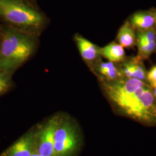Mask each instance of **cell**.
<instances>
[{"instance_id": "30bf717a", "label": "cell", "mask_w": 156, "mask_h": 156, "mask_svg": "<svg viewBox=\"0 0 156 156\" xmlns=\"http://www.w3.org/2000/svg\"><path fill=\"white\" fill-rule=\"evenodd\" d=\"M144 59L140 56L127 57L119 63L125 78H134L146 82L147 71L145 68Z\"/></svg>"}, {"instance_id": "4fadbf2b", "label": "cell", "mask_w": 156, "mask_h": 156, "mask_svg": "<svg viewBox=\"0 0 156 156\" xmlns=\"http://www.w3.org/2000/svg\"><path fill=\"white\" fill-rule=\"evenodd\" d=\"M136 31L127 20L119 30L116 42L124 48H133L136 46Z\"/></svg>"}, {"instance_id": "2e32d148", "label": "cell", "mask_w": 156, "mask_h": 156, "mask_svg": "<svg viewBox=\"0 0 156 156\" xmlns=\"http://www.w3.org/2000/svg\"><path fill=\"white\" fill-rule=\"evenodd\" d=\"M24 1H26L28 2L29 3L33 4L34 5L37 6V1H36V0H24Z\"/></svg>"}, {"instance_id": "8992f818", "label": "cell", "mask_w": 156, "mask_h": 156, "mask_svg": "<svg viewBox=\"0 0 156 156\" xmlns=\"http://www.w3.org/2000/svg\"><path fill=\"white\" fill-rule=\"evenodd\" d=\"M100 82H112L125 78L119 63L104 62L102 58L89 68Z\"/></svg>"}, {"instance_id": "e0dca14e", "label": "cell", "mask_w": 156, "mask_h": 156, "mask_svg": "<svg viewBox=\"0 0 156 156\" xmlns=\"http://www.w3.org/2000/svg\"><path fill=\"white\" fill-rule=\"evenodd\" d=\"M151 90H152L153 94L154 95V98H155V99H156V87L151 88Z\"/></svg>"}, {"instance_id": "ac0fdd59", "label": "cell", "mask_w": 156, "mask_h": 156, "mask_svg": "<svg viewBox=\"0 0 156 156\" xmlns=\"http://www.w3.org/2000/svg\"><path fill=\"white\" fill-rule=\"evenodd\" d=\"M152 11L153 12L154 19H155V28L156 30V9H152Z\"/></svg>"}, {"instance_id": "7c38bea8", "label": "cell", "mask_w": 156, "mask_h": 156, "mask_svg": "<svg viewBox=\"0 0 156 156\" xmlns=\"http://www.w3.org/2000/svg\"><path fill=\"white\" fill-rule=\"evenodd\" d=\"M100 53L102 58L115 63H120L127 57L124 48L116 41L100 48Z\"/></svg>"}, {"instance_id": "8fae6325", "label": "cell", "mask_w": 156, "mask_h": 156, "mask_svg": "<svg viewBox=\"0 0 156 156\" xmlns=\"http://www.w3.org/2000/svg\"><path fill=\"white\" fill-rule=\"evenodd\" d=\"M135 31H144L155 28V19L152 9L134 13L128 19Z\"/></svg>"}, {"instance_id": "5bb4252c", "label": "cell", "mask_w": 156, "mask_h": 156, "mask_svg": "<svg viewBox=\"0 0 156 156\" xmlns=\"http://www.w3.org/2000/svg\"><path fill=\"white\" fill-rule=\"evenodd\" d=\"M12 86L11 75L4 72H0V96L9 90Z\"/></svg>"}, {"instance_id": "9a60e30c", "label": "cell", "mask_w": 156, "mask_h": 156, "mask_svg": "<svg viewBox=\"0 0 156 156\" xmlns=\"http://www.w3.org/2000/svg\"><path fill=\"white\" fill-rule=\"evenodd\" d=\"M146 83L151 88L156 87V66L152 67L150 71H147Z\"/></svg>"}, {"instance_id": "5b68a950", "label": "cell", "mask_w": 156, "mask_h": 156, "mask_svg": "<svg viewBox=\"0 0 156 156\" xmlns=\"http://www.w3.org/2000/svg\"><path fill=\"white\" fill-rule=\"evenodd\" d=\"M62 113L49 118L35 130L37 151L44 156H54L55 135Z\"/></svg>"}, {"instance_id": "277c9868", "label": "cell", "mask_w": 156, "mask_h": 156, "mask_svg": "<svg viewBox=\"0 0 156 156\" xmlns=\"http://www.w3.org/2000/svg\"><path fill=\"white\" fill-rule=\"evenodd\" d=\"M82 144L80 130L76 123L62 114L55 135L54 156H76Z\"/></svg>"}, {"instance_id": "7a4b0ae2", "label": "cell", "mask_w": 156, "mask_h": 156, "mask_svg": "<svg viewBox=\"0 0 156 156\" xmlns=\"http://www.w3.org/2000/svg\"><path fill=\"white\" fill-rule=\"evenodd\" d=\"M39 36L8 26L0 28V72L12 75L34 55Z\"/></svg>"}, {"instance_id": "9c48e42d", "label": "cell", "mask_w": 156, "mask_h": 156, "mask_svg": "<svg viewBox=\"0 0 156 156\" xmlns=\"http://www.w3.org/2000/svg\"><path fill=\"white\" fill-rule=\"evenodd\" d=\"M136 46L138 55L144 60L148 59L156 51V30L151 28L144 31H136Z\"/></svg>"}, {"instance_id": "52a82bcc", "label": "cell", "mask_w": 156, "mask_h": 156, "mask_svg": "<svg viewBox=\"0 0 156 156\" xmlns=\"http://www.w3.org/2000/svg\"><path fill=\"white\" fill-rule=\"evenodd\" d=\"M36 151L35 130H31L24 134L1 156H31Z\"/></svg>"}, {"instance_id": "3957f363", "label": "cell", "mask_w": 156, "mask_h": 156, "mask_svg": "<svg viewBox=\"0 0 156 156\" xmlns=\"http://www.w3.org/2000/svg\"><path fill=\"white\" fill-rule=\"evenodd\" d=\"M0 18L6 26L38 36L48 22L37 6L24 0H0Z\"/></svg>"}, {"instance_id": "6da1fadb", "label": "cell", "mask_w": 156, "mask_h": 156, "mask_svg": "<svg viewBox=\"0 0 156 156\" xmlns=\"http://www.w3.org/2000/svg\"><path fill=\"white\" fill-rule=\"evenodd\" d=\"M100 86L118 113L144 124H156V100L146 82L124 78L112 82H100Z\"/></svg>"}, {"instance_id": "ba28073f", "label": "cell", "mask_w": 156, "mask_h": 156, "mask_svg": "<svg viewBox=\"0 0 156 156\" xmlns=\"http://www.w3.org/2000/svg\"><path fill=\"white\" fill-rule=\"evenodd\" d=\"M73 41L82 60L89 68L102 58L100 53V47L86 39L81 34H75Z\"/></svg>"}, {"instance_id": "d6986e66", "label": "cell", "mask_w": 156, "mask_h": 156, "mask_svg": "<svg viewBox=\"0 0 156 156\" xmlns=\"http://www.w3.org/2000/svg\"><path fill=\"white\" fill-rule=\"evenodd\" d=\"M31 156H44L41 154H40L39 153H38L37 151H36L35 153H34Z\"/></svg>"}]
</instances>
